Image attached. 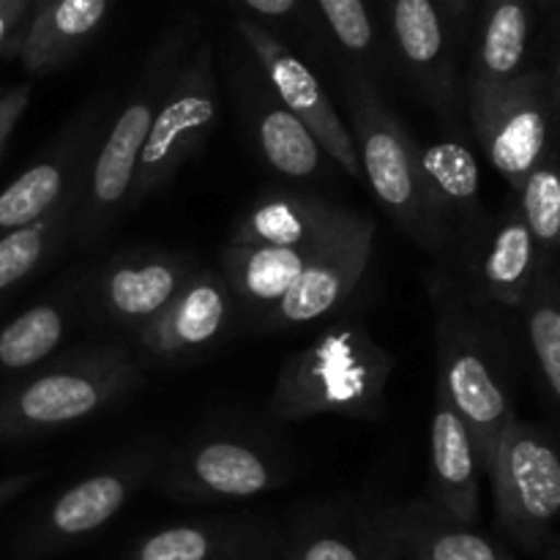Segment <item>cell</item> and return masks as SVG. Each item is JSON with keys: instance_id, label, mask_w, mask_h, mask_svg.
Listing matches in <instances>:
<instances>
[{"instance_id": "obj_19", "label": "cell", "mask_w": 560, "mask_h": 560, "mask_svg": "<svg viewBox=\"0 0 560 560\" xmlns=\"http://www.w3.org/2000/svg\"><path fill=\"white\" fill-rule=\"evenodd\" d=\"M419 173L427 206L446 246V268L457 246L485 222L490 211L481 202V167L459 126L438 140L419 142Z\"/></svg>"}, {"instance_id": "obj_9", "label": "cell", "mask_w": 560, "mask_h": 560, "mask_svg": "<svg viewBox=\"0 0 560 560\" xmlns=\"http://www.w3.org/2000/svg\"><path fill=\"white\" fill-rule=\"evenodd\" d=\"M487 479L503 534L525 552L539 556L560 523V438L514 416Z\"/></svg>"}, {"instance_id": "obj_32", "label": "cell", "mask_w": 560, "mask_h": 560, "mask_svg": "<svg viewBox=\"0 0 560 560\" xmlns=\"http://www.w3.org/2000/svg\"><path fill=\"white\" fill-rule=\"evenodd\" d=\"M315 5L334 42L342 52H348V60L364 66L372 74L381 52H377V33L370 3L366 0H315Z\"/></svg>"}, {"instance_id": "obj_26", "label": "cell", "mask_w": 560, "mask_h": 560, "mask_svg": "<svg viewBox=\"0 0 560 560\" xmlns=\"http://www.w3.org/2000/svg\"><path fill=\"white\" fill-rule=\"evenodd\" d=\"M262 547L255 523L230 517L189 520L142 536L131 560H244Z\"/></svg>"}, {"instance_id": "obj_33", "label": "cell", "mask_w": 560, "mask_h": 560, "mask_svg": "<svg viewBox=\"0 0 560 560\" xmlns=\"http://www.w3.org/2000/svg\"><path fill=\"white\" fill-rule=\"evenodd\" d=\"M38 0H0V60L20 58Z\"/></svg>"}, {"instance_id": "obj_24", "label": "cell", "mask_w": 560, "mask_h": 560, "mask_svg": "<svg viewBox=\"0 0 560 560\" xmlns=\"http://www.w3.org/2000/svg\"><path fill=\"white\" fill-rule=\"evenodd\" d=\"M80 317L77 273L0 326V377H20L47 364Z\"/></svg>"}, {"instance_id": "obj_21", "label": "cell", "mask_w": 560, "mask_h": 560, "mask_svg": "<svg viewBox=\"0 0 560 560\" xmlns=\"http://www.w3.org/2000/svg\"><path fill=\"white\" fill-rule=\"evenodd\" d=\"M353 211L310 189L277 186L249 202L230 230L228 244L241 246H317L331 238Z\"/></svg>"}, {"instance_id": "obj_39", "label": "cell", "mask_w": 560, "mask_h": 560, "mask_svg": "<svg viewBox=\"0 0 560 560\" xmlns=\"http://www.w3.org/2000/svg\"><path fill=\"white\" fill-rule=\"evenodd\" d=\"M539 556L545 560H560V536L558 534H552L550 539H547L545 550H541Z\"/></svg>"}, {"instance_id": "obj_34", "label": "cell", "mask_w": 560, "mask_h": 560, "mask_svg": "<svg viewBox=\"0 0 560 560\" xmlns=\"http://www.w3.org/2000/svg\"><path fill=\"white\" fill-rule=\"evenodd\" d=\"M241 5L255 16L277 25H301V31L312 27V14L306 9V0H241Z\"/></svg>"}, {"instance_id": "obj_38", "label": "cell", "mask_w": 560, "mask_h": 560, "mask_svg": "<svg viewBox=\"0 0 560 560\" xmlns=\"http://www.w3.org/2000/svg\"><path fill=\"white\" fill-rule=\"evenodd\" d=\"M547 85H550V98H552V109H556V124H558V137H560V55L552 77H547Z\"/></svg>"}, {"instance_id": "obj_12", "label": "cell", "mask_w": 560, "mask_h": 560, "mask_svg": "<svg viewBox=\"0 0 560 560\" xmlns=\"http://www.w3.org/2000/svg\"><path fill=\"white\" fill-rule=\"evenodd\" d=\"M545 262L550 260L536 246L517 197L509 195L506 206L487 213L441 271L470 304L487 312H520Z\"/></svg>"}, {"instance_id": "obj_37", "label": "cell", "mask_w": 560, "mask_h": 560, "mask_svg": "<svg viewBox=\"0 0 560 560\" xmlns=\"http://www.w3.org/2000/svg\"><path fill=\"white\" fill-rule=\"evenodd\" d=\"M443 11V20L448 22H463L465 14H468V5L470 0H438Z\"/></svg>"}, {"instance_id": "obj_29", "label": "cell", "mask_w": 560, "mask_h": 560, "mask_svg": "<svg viewBox=\"0 0 560 560\" xmlns=\"http://www.w3.org/2000/svg\"><path fill=\"white\" fill-rule=\"evenodd\" d=\"M77 202H80V197L66 202L49 217L14 230V233H5L0 238V299L25 284L31 277H36L47 262H52L71 244Z\"/></svg>"}, {"instance_id": "obj_6", "label": "cell", "mask_w": 560, "mask_h": 560, "mask_svg": "<svg viewBox=\"0 0 560 560\" xmlns=\"http://www.w3.org/2000/svg\"><path fill=\"white\" fill-rule=\"evenodd\" d=\"M293 465L277 443L241 430H202L167 446L151 487L175 503H224L290 485Z\"/></svg>"}, {"instance_id": "obj_10", "label": "cell", "mask_w": 560, "mask_h": 560, "mask_svg": "<svg viewBox=\"0 0 560 560\" xmlns=\"http://www.w3.org/2000/svg\"><path fill=\"white\" fill-rule=\"evenodd\" d=\"M200 266V257L178 249L137 246L115 252L77 273L80 315L131 339L178 295Z\"/></svg>"}, {"instance_id": "obj_28", "label": "cell", "mask_w": 560, "mask_h": 560, "mask_svg": "<svg viewBox=\"0 0 560 560\" xmlns=\"http://www.w3.org/2000/svg\"><path fill=\"white\" fill-rule=\"evenodd\" d=\"M530 38L528 0H487L468 80L509 82L525 71Z\"/></svg>"}, {"instance_id": "obj_20", "label": "cell", "mask_w": 560, "mask_h": 560, "mask_svg": "<svg viewBox=\"0 0 560 560\" xmlns=\"http://www.w3.org/2000/svg\"><path fill=\"white\" fill-rule=\"evenodd\" d=\"M377 556L388 560H514L468 525L443 512L430 495L375 512Z\"/></svg>"}, {"instance_id": "obj_7", "label": "cell", "mask_w": 560, "mask_h": 560, "mask_svg": "<svg viewBox=\"0 0 560 560\" xmlns=\"http://www.w3.org/2000/svg\"><path fill=\"white\" fill-rule=\"evenodd\" d=\"M463 91L470 131L514 195L530 170L560 148L547 74L523 71L498 85L468 80Z\"/></svg>"}, {"instance_id": "obj_23", "label": "cell", "mask_w": 560, "mask_h": 560, "mask_svg": "<svg viewBox=\"0 0 560 560\" xmlns=\"http://www.w3.org/2000/svg\"><path fill=\"white\" fill-rule=\"evenodd\" d=\"M326 244V241H323ZM317 246H241L224 244L219 255V273L228 282L241 312V334H255L262 317L288 295Z\"/></svg>"}, {"instance_id": "obj_8", "label": "cell", "mask_w": 560, "mask_h": 560, "mask_svg": "<svg viewBox=\"0 0 560 560\" xmlns=\"http://www.w3.org/2000/svg\"><path fill=\"white\" fill-rule=\"evenodd\" d=\"M219 109L213 47L197 38L153 115L151 131L137 159L126 213L137 211L148 197L162 191L206 148L217 131Z\"/></svg>"}, {"instance_id": "obj_1", "label": "cell", "mask_w": 560, "mask_h": 560, "mask_svg": "<svg viewBox=\"0 0 560 560\" xmlns=\"http://www.w3.org/2000/svg\"><path fill=\"white\" fill-rule=\"evenodd\" d=\"M427 290L435 315V392L448 399L470 430L487 476L503 430L517 416L506 348L492 320L495 312L470 304L441 268L427 277Z\"/></svg>"}, {"instance_id": "obj_3", "label": "cell", "mask_w": 560, "mask_h": 560, "mask_svg": "<svg viewBox=\"0 0 560 560\" xmlns=\"http://www.w3.org/2000/svg\"><path fill=\"white\" fill-rule=\"evenodd\" d=\"M145 372L129 345H85L0 388V446L91 421L135 397Z\"/></svg>"}, {"instance_id": "obj_22", "label": "cell", "mask_w": 560, "mask_h": 560, "mask_svg": "<svg viewBox=\"0 0 560 560\" xmlns=\"http://www.w3.org/2000/svg\"><path fill=\"white\" fill-rule=\"evenodd\" d=\"M481 470L479 452L470 430L448 405L443 394L435 392L430 421V492L457 523L474 528L481 509Z\"/></svg>"}, {"instance_id": "obj_11", "label": "cell", "mask_w": 560, "mask_h": 560, "mask_svg": "<svg viewBox=\"0 0 560 560\" xmlns=\"http://www.w3.org/2000/svg\"><path fill=\"white\" fill-rule=\"evenodd\" d=\"M167 446V441H140L66 487L27 528L22 541L27 556L58 552L113 523L151 485Z\"/></svg>"}, {"instance_id": "obj_27", "label": "cell", "mask_w": 560, "mask_h": 560, "mask_svg": "<svg viewBox=\"0 0 560 560\" xmlns=\"http://www.w3.org/2000/svg\"><path fill=\"white\" fill-rule=\"evenodd\" d=\"M377 556L375 514L350 503H323L299 512L290 528V560H370Z\"/></svg>"}, {"instance_id": "obj_4", "label": "cell", "mask_w": 560, "mask_h": 560, "mask_svg": "<svg viewBox=\"0 0 560 560\" xmlns=\"http://www.w3.org/2000/svg\"><path fill=\"white\" fill-rule=\"evenodd\" d=\"M195 44L197 22H184L164 33L162 42L148 55L124 107L113 115V120H107V135H102L93 151L77 202L74 233H71V246L77 249H96L126 217L131 178L151 131L153 115Z\"/></svg>"}, {"instance_id": "obj_31", "label": "cell", "mask_w": 560, "mask_h": 560, "mask_svg": "<svg viewBox=\"0 0 560 560\" xmlns=\"http://www.w3.org/2000/svg\"><path fill=\"white\" fill-rule=\"evenodd\" d=\"M517 206L547 260L560 255V148L547 153L517 191Z\"/></svg>"}, {"instance_id": "obj_40", "label": "cell", "mask_w": 560, "mask_h": 560, "mask_svg": "<svg viewBox=\"0 0 560 560\" xmlns=\"http://www.w3.org/2000/svg\"><path fill=\"white\" fill-rule=\"evenodd\" d=\"M556 290H558V304H560V260H556Z\"/></svg>"}, {"instance_id": "obj_41", "label": "cell", "mask_w": 560, "mask_h": 560, "mask_svg": "<svg viewBox=\"0 0 560 560\" xmlns=\"http://www.w3.org/2000/svg\"><path fill=\"white\" fill-rule=\"evenodd\" d=\"M44 3H49V0H38V3H36V9H42Z\"/></svg>"}, {"instance_id": "obj_25", "label": "cell", "mask_w": 560, "mask_h": 560, "mask_svg": "<svg viewBox=\"0 0 560 560\" xmlns=\"http://www.w3.org/2000/svg\"><path fill=\"white\" fill-rule=\"evenodd\" d=\"M109 9L113 0H49L33 14L16 60L31 77L66 69L96 38Z\"/></svg>"}, {"instance_id": "obj_13", "label": "cell", "mask_w": 560, "mask_h": 560, "mask_svg": "<svg viewBox=\"0 0 560 560\" xmlns=\"http://www.w3.org/2000/svg\"><path fill=\"white\" fill-rule=\"evenodd\" d=\"M241 334V312L219 268L200 266L173 301L129 339L140 370H178Z\"/></svg>"}, {"instance_id": "obj_30", "label": "cell", "mask_w": 560, "mask_h": 560, "mask_svg": "<svg viewBox=\"0 0 560 560\" xmlns=\"http://www.w3.org/2000/svg\"><path fill=\"white\" fill-rule=\"evenodd\" d=\"M520 315L525 323L530 353H534L547 394L560 410V304L556 290V260L545 262L534 288L525 295Z\"/></svg>"}, {"instance_id": "obj_2", "label": "cell", "mask_w": 560, "mask_h": 560, "mask_svg": "<svg viewBox=\"0 0 560 560\" xmlns=\"http://www.w3.org/2000/svg\"><path fill=\"white\" fill-rule=\"evenodd\" d=\"M394 355L359 320L334 323L282 361L268 397V416L284 424L339 416L381 421L388 416Z\"/></svg>"}, {"instance_id": "obj_14", "label": "cell", "mask_w": 560, "mask_h": 560, "mask_svg": "<svg viewBox=\"0 0 560 560\" xmlns=\"http://www.w3.org/2000/svg\"><path fill=\"white\" fill-rule=\"evenodd\" d=\"M235 33H238L241 44L246 47L252 63L257 66L273 96L317 137V142L328 153V159L337 164L339 173L364 184L353 135L339 115L337 104L328 96L326 85L310 69V63L299 58L277 33L268 31L252 16H238Z\"/></svg>"}, {"instance_id": "obj_36", "label": "cell", "mask_w": 560, "mask_h": 560, "mask_svg": "<svg viewBox=\"0 0 560 560\" xmlns=\"http://www.w3.org/2000/svg\"><path fill=\"white\" fill-rule=\"evenodd\" d=\"M47 476V470L36 468V470H22V474H9V476H0V509L9 506L11 501L22 495V492L31 490L33 485Z\"/></svg>"}, {"instance_id": "obj_16", "label": "cell", "mask_w": 560, "mask_h": 560, "mask_svg": "<svg viewBox=\"0 0 560 560\" xmlns=\"http://www.w3.org/2000/svg\"><path fill=\"white\" fill-rule=\"evenodd\" d=\"M107 104L82 109L52 137L47 148L0 191V238L27 228L77 200L85 184L88 164L107 129Z\"/></svg>"}, {"instance_id": "obj_5", "label": "cell", "mask_w": 560, "mask_h": 560, "mask_svg": "<svg viewBox=\"0 0 560 560\" xmlns=\"http://www.w3.org/2000/svg\"><path fill=\"white\" fill-rule=\"evenodd\" d=\"M339 80L364 184L377 197L386 217L397 224L399 233L408 235L443 266L446 246L421 186L419 140L388 107L375 77L364 66L342 60Z\"/></svg>"}, {"instance_id": "obj_17", "label": "cell", "mask_w": 560, "mask_h": 560, "mask_svg": "<svg viewBox=\"0 0 560 560\" xmlns=\"http://www.w3.org/2000/svg\"><path fill=\"white\" fill-rule=\"evenodd\" d=\"M241 124L266 167L293 184H315L331 178L337 164L328 159L317 137L279 102L266 85L252 58L230 69Z\"/></svg>"}, {"instance_id": "obj_35", "label": "cell", "mask_w": 560, "mask_h": 560, "mask_svg": "<svg viewBox=\"0 0 560 560\" xmlns=\"http://www.w3.org/2000/svg\"><path fill=\"white\" fill-rule=\"evenodd\" d=\"M31 98H33L31 82H20V85L0 88V156H3L11 135H14V129L20 126V120H22V115H25Z\"/></svg>"}, {"instance_id": "obj_18", "label": "cell", "mask_w": 560, "mask_h": 560, "mask_svg": "<svg viewBox=\"0 0 560 560\" xmlns=\"http://www.w3.org/2000/svg\"><path fill=\"white\" fill-rule=\"evenodd\" d=\"M388 33L405 74L413 80L443 124L459 126L465 91L448 49V33L438 0H386Z\"/></svg>"}, {"instance_id": "obj_15", "label": "cell", "mask_w": 560, "mask_h": 560, "mask_svg": "<svg viewBox=\"0 0 560 560\" xmlns=\"http://www.w3.org/2000/svg\"><path fill=\"white\" fill-rule=\"evenodd\" d=\"M375 219L353 211V217L312 255L288 295L262 317L255 334L299 331L342 310L364 282L375 252Z\"/></svg>"}]
</instances>
